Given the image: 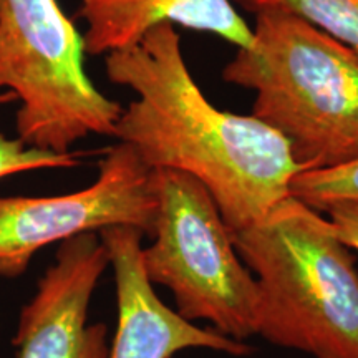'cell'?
Here are the masks:
<instances>
[{"label": "cell", "instance_id": "277c9868", "mask_svg": "<svg viewBox=\"0 0 358 358\" xmlns=\"http://www.w3.org/2000/svg\"><path fill=\"white\" fill-rule=\"evenodd\" d=\"M85 43L58 0H0V88L20 103L27 146L69 155L90 136H113L123 106L85 71Z\"/></svg>", "mask_w": 358, "mask_h": 358}, {"label": "cell", "instance_id": "52a82bcc", "mask_svg": "<svg viewBox=\"0 0 358 358\" xmlns=\"http://www.w3.org/2000/svg\"><path fill=\"white\" fill-rule=\"evenodd\" d=\"M108 266V252L96 232L60 243L55 262L20 312L13 340L20 358H108L106 327L87 324L90 301Z\"/></svg>", "mask_w": 358, "mask_h": 358}, {"label": "cell", "instance_id": "30bf717a", "mask_svg": "<svg viewBox=\"0 0 358 358\" xmlns=\"http://www.w3.org/2000/svg\"><path fill=\"white\" fill-rule=\"evenodd\" d=\"M245 10H282L301 17L358 57V0H236Z\"/></svg>", "mask_w": 358, "mask_h": 358}, {"label": "cell", "instance_id": "8992f818", "mask_svg": "<svg viewBox=\"0 0 358 358\" xmlns=\"http://www.w3.org/2000/svg\"><path fill=\"white\" fill-rule=\"evenodd\" d=\"M153 169L127 143L110 148L96 181L48 198L0 196V277L24 274L38 249L85 232L131 226L151 236L156 217Z\"/></svg>", "mask_w": 358, "mask_h": 358}, {"label": "cell", "instance_id": "ba28073f", "mask_svg": "<svg viewBox=\"0 0 358 358\" xmlns=\"http://www.w3.org/2000/svg\"><path fill=\"white\" fill-rule=\"evenodd\" d=\"M115 272L118 320L108 358H173L187 348L244 357L252 348L182 319L156 295L143 271V231L111 226L98 232Z\"/></svg>", "mask_w": 358, "mask_h": 358}, {"label": "cell", "instance_id": "9c48e42d", "mask_svg": "<svg viewBox=\"0 0 358 358\" xmlns=\"http://www.w3.org/2000/svg\"><path fill=\"white\" fill-rule=\"evenodd\" d=\"M78 15L87 30L85 52L108 55L133 47L159 25L185 27L216 35L243 48L252 29L232 0H78Z\"/></svg>", "mask_w": 358, "mask_h": 358}, {"label": "cell", "instance_id": "3957f363", "mask_svg": "<svg viewBox=\"0 0 358 358\" xmlns=\"http://www.w3.org/2000/svg\"><path fill=\"white\" fill-rule=\"evenodd\" d=\"M222 78L254 93L250 115L285 138L303 171L358 158V57L301 17L257 12Z\"/></svg>", "mask_w": 358, "mask_h": 358}, {"label": "cell", "instance_id": "4fadbf2b", "mask_svg": "<svg viewBox=\"0 0 358 358\" xmlns=\"http://www.w3.org/2000/svg\"><path fill=\"white\" fill-rule=\"evenodd\" d=\"M343 244L358 252V201L330 206L324 213Z\"/></svg>", "mask_w": 358, "mask_h": 358}, {"label": "cell", "instance_id": "7c38bea8", "mask_svg": "<svg viewBox=\"0 0 358 358\" xmlns=\"http://www.w3.org/2000/svg\"><path fill=\"white\" fill-rule=\"evenodd\" d=\"M17 101L12 92H0V105ZM80 163L78 155H57L27 146L24 141L15 138L10 140L0 133V179L12 174L37 171V169L73 168Z\"/></svg>", "mask_w": 358, "mask_h": 358}, {"label": "cell", "instance_id": "6da1fadb", "mask_svg": "<svg viewBox=\"0 0 358 358\" xmlns=\"http://www.w3.org/2000/svg\"><path fill=\"white\" fill-rule=\"evenodd\" d=\"M106 77L136 95L113 136L150 169L199 181L229 231L257 222L290 196L303 169L289 143L252 115L219 110L192 77L176 27L159 25L140 42L105 55Z\"/></svg>", "mask_w": 358, "mask_h": 358}, {"label": "cell", "instance_id": "5b68a950", "mask_svg": "<svg viewBox=\"0 0 358 358\" xmlns=\"http://www.w3.org/2000/svg\"><path fill=\"white\" fill-rule=\"evenodd\" d=\"M153 244L143 249L151 284L173 294L182 319L206 320L239 342L256 335L257 280L232 243V234L209 191L185 173L155 169Z\"/></svg>", "mask_w": 358, "mask_h": 358}, {"label": "cell", "instance_id": "7a4b0ae2", "mask_svg": "<svg viewBox=\"0 0 358 358\" xmlns=\"http://www.w3.org/2000/svg\"><path fill=\"white\" fill-rule=\"evenodd\" d=\"M259 287L256 335L312 358H358V271L334 224L294 196L231 231Z\"/></svg>", "mask_w": 358, "mask_h": 358}, {"label": "cell", "instance_id": "8fae6325", "mask_svg": "<svg viewBox=\"0 0 358 358\" xmlns=\"http://www.w3.org/2000/svg\"><path fill=\"white\" fill-rule=\"evenodd\" d=\"M290 196L320 213L334 204L358 201V158L338 166L299 173L290 185Z\"/></svg>", "mask_w": 358, "mask_h": 358}]
</instances>
